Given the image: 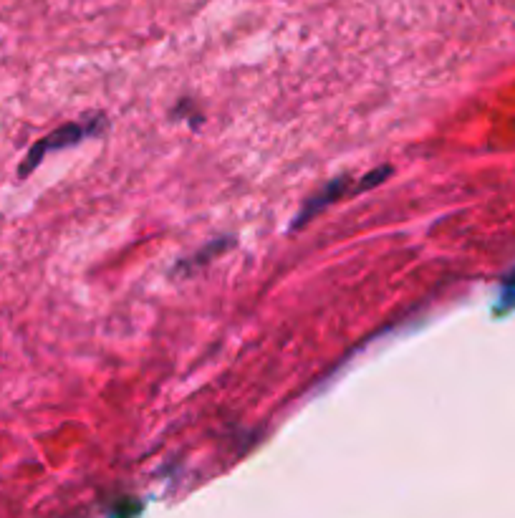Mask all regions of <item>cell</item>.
I'll return each instance as SVG.
<instances>
[{"instance_id": "cell-2", "label": "cell", "mask_w": 515, "mask_h": 518, "mask_svg": "<svg viewBox=\"0 0 515 518\" xmlns=\"http://www.w3.org/2000/svg\"><path fill=\"white\" fill-rule=\"evenodd\" d=\"M346 185H349V180H346V177H339V180H334V182H331V185H326L319 195H314V198L308 200L306 210H303L301 218L296 220V225H303L308 218H311V215L321 213V210H324L326 205H331V203H334V200H339L341 195L346 193Z\"/></svg>"}, {"instance_id": "cell-1", "label": "cell", "mask_w": 515, "mask_h": 518, "mask_svg": "<svg viewBox=\"0 0 515 518\" xmlns=\"http://www.w3.org/2000/svg\"><path fill=\"white\" fill-rule=\"evenodd\" d=\"M99 119H91V122H71V124H64V127H59L56 132H51L48 137H43L38 145L31 147V152L26 155V160H23L21 170H18V175L26 177L31 175L33 170H36L38 165H41L43 157L48 155V152L54 150H64V147H71L76 145V142H81L84 137H89V134L96 132V127H99Z\"/></svg>"}]
</instances>
